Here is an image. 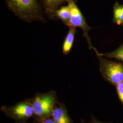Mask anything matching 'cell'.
Masks as SVG:
<instances>
[{"label": "cell", "instance_id": "1", "mask_svg": "<svg viewBox=\"0 0 123 123\" xmlns=\"http://www.w3.org/2000/svg\"><path fill=\"white\" fill-rule=\"evenodd\" d=\"M8 9L26 22H45L42 6L38 0H5Z\"/></svg>", "mask_w": 123, "mask_h": 123}, {"label": "cell", "instance_id": "2", "mask_svg": "<svg viewBox=\"0 0 123 123\" xmlns=\"http://www.w3.org/2000/svg\"><path fill=\"white\" fill-rule=\"evenodd\" d=\"M57 102L56 94L54 91L37 94L31 101L34 114L40 119L51 117Z\"/></svg>", "mask_w": 123, "mask_h": 123}, {"label": "cell", "instance_id": "3", "mask_svg": "<svg viewBox=\"0 0 123 123\" xmlns=\"http://www.w3.org/2000/svg\"><path fill=\"white\" fill-rule=\"evenodd\" d=\"M99 70L106 82L116 86L123 82V63L109 60L98 56Z\"/></svg>", "mask_w": 123, "mask_h": 123}, {"label": "cell", "instance_id": "4", "mask_svg": "<svg viewBox=\"0 0 123 123\" xmlns=\"http://www.w3.org/2000/svg\"><path fill=\"white\" fill-rule=\"evenodd\" d=\"M67 3L69 6L71 10L70 18L68 26V27H74L80 28L83 32V35L88 43L89 48L95 51L97 49L92 46L88 34L91 27L88 26L83 14L74 0H68Z\"/></svg>", "mask_w": 123, "mask_h": 123}, {"label": "cell", "instance_id": "5", "mask_svg": "<svg viewBox=\"0 0 123 123\" xmlns=\"http://www.w3.org/2000/svg\"><path fill=\"white\" fill-rule=\"evenodd\" d=\"M1 110L9 117L18 121L29 119L34 114L31 102L24 101L11 106H3Z\"/></svg>", "mask_w": 123, "mask_h": 123}, {"label": "cell", "instance_id": "6", "mask_svg": "<svg viewBox=\"0 0 123 123\" xmlns=\"http://www.w3.org/2000/svg\"><path fill=\"white\" fill-rule=\"evenodd\" d=\"M40 3L47 16L51 19H55V13L68 0H39Z\"/></svg>", "mask_w": 123, "mask_h": 123}, {"label": "cell", "instance_id": "7", "mask_svg": "<svg viewBox=\"0 0 123 123\" xmlns=\"http://www.w3.org/2000/svg\"><path fill=\"white\" fill-rule=\"evenodd\" d=\"M51 117L55 123H72L65 106L61 104L54 106Z\"/></svg>", "mask_w": 123, "mask_h": 123}, {"label": "cell", "instance_id": "8", "mask_svg": "<svg viewBox=\"0 0 123 123\" xmlns=\"http://www.w3.org/2000/svg\"><path fill=\"white\" fill-rule=\"evenodd\" d=\"M77 33L76 28L69 27L62 45V52L64 55H68L70 53L74 42Z\"/></svg>", "mask_w": 123, "mask_h": 123}, {"label": "cell", "instance_id": "9", "mask_svg": "<svg viewBox=\"0 0 123 123\" xmlns=\"http://www.w3.org/2000/svg\"><path fill=\"white\" fill-rule=\"evenodd\" d=\"M71 16V10L69 6H62L57 9L55 13L56 19H60L62 23L68 26Z\"/></svg>", "mask_w": 123, "mask_h": 123}, {"label": "cell", "instance_id": "10", "mask_svg": "<svg viewBox=\"0 0 123 123\" xmlns=\"http://www.w3.org/2000/svg\"><path fill=\"white\" fill-rule=\"evenodd\" d=\"M95 52L97 56L105 57L110 58H114L123 63V43L120 45L119 48L110 53H99L98 50H96Z\"/></svg>", "mask_w": 123, "mask_h": 123}, {"label": "cell", "instance_id": "11", "mask_svg": "<svg viewBox=\"0 0 123 123\" xmlns=\"http://www.w3.org/2000/svg\"><path fill=\"white\" fill-rule=\"evenodd\" d=\"M113 22L123 26V5L116 2L114 6Z\"/></svg>", "mask_w": 123, "mask_h": 123}, {"label": "cell", "instance_id": "12", "mask_svg": "<svg viewBox=\"0 0 123 123\" xmlns=\"http://www.w3.org/2000/svg\"><path fill=\"white\" fill-rule=\"evenodd\" d=\"M115 87L119 100L123 105V82L117 84Z\"/></svg>", "mask_w": 123, "mask_h": 123}, {"label": "cell", "instance_id": "13", "mask_svg": "<svg viewBox=\"0 0 123 123\" xmlns=\"http://www.w3.org/2000/svg\"><path fill=\"white\" fill-rule=\"evenodd\" d=\"M40 119L41 120L39 123H55L51 117Z\"/></svg>", "mask_w": 123, "mask_h": 123}, {"label": "cell", "instance_id": "14", "mask_svg": "<svg viewBox=\"0 0 123 123\" xmlns=\"http://www.w3.org/2000/svg\"><path fill=\"white\" fill-rule=\"evenodd\" d=\"M88 123H104V122H101L99 120H98V119H96L93 116H92V118L91 119V120Z\"/></svg>", "mask_w": 123, "mask_h": 123}]
</instances>
